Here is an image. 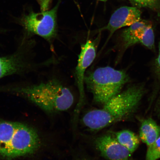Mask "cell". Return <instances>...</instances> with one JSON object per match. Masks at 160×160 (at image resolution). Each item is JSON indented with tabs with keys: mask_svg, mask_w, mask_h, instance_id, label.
Instances as JSON below:
<instances>
[{
	"mask_svg": "<svg viewBox=\"0 0 160 160\" xmlns=\"http://www.w3.org/2000/svg\"><path fill=\"white\" fill-rule=\"evenodd\" d=\"M160 158V136L152 144L148 146L145 160H157Z\"/></svg>",
	"mask_w": 160,
	"mask_h": 160,
	"instance_id": "cell-14",
	"label": "cell"
},
{
	"mask_svg": "<svg viewBox=\"0 0 160 160\" xmlns=\"http://www.w3.org/2000/svg\"><path fill=\"white\" fill-rule=\"evenodd\" d=\"M59 3L49 11L35 13L29 11L18 20L23 28L24 35L31 37L39 36L49 42L54 39L57 34V13Z\"/></svg>",
	"mask_w": 160,
	"mask_h": 160,
	"instance_id": "cell-6",
	"label": "cell"
},
{
	"mask_svg": "<svg viewBox=\"0 0 160 160\" xmlns=\"http://www.w3.org/2000/svg\"><path fill=\"white\" fill-rule=\"evenodd\" d=\"M33 41L24 36L15 51L0 56V79L10 76L33 72L38 65L33 59Z\"/></svg>",
	"mask_w": 160,
	"mask_h": 160,
	"instance_id": "cell-5",
	"label": "cell"
},
{
	"mask_svg": "<svg viewBox=\"0 0 160 160\" xmlns=\"http://www.w3.org/2000/svg\"><path fill=\"white\" fill-rule=\"evenodd\" d=\"M140 44L150 49H154L155 35L151 24L146 28Z\"/></svg>",
	"mask_w": 160,
	"mask_h": 160,
	"instance_id": "cell-13",
	"label": "cell"
},
{
	"mask_svg": "<svg viewBox=\"0 0 160 160\" xmlns=\"http://www.w3.org/2000/svg\"><path fill=\"white\" fill-rule=\"evenodd\" d=\"M98 1H107V0H98Z\"/></svg>",
	"mask_w": 160,
	"mask_h": 160,
	"instance_id": "cell-18",
	"label": "cell"
},
{
	"mask_svg": "<svg viewBox=\"0 0 160 160\" xmlns=\"http://www.w3.org/2000/svg\"><path fill=\"white\" fill-rule=\"evenodd\" d=\"M41 140L36 130L18 122L0 121V155L8 159L37 151Z\"/></svg>",
	"mask_w": 160,
	"mask_h": 160,
	"instance_id": "cell-3",
	"label": "cell"
},
{
	"mask_svg": "<svg viewBox=\"0 0 160 160\" xmlns=\"http://www.w3.org/2000/svg\"><path fill=\"white\" fill-rule=\"evenodd\" d=\"M155 65L156 73L160 81V41L159 44L158 55L155 60Z\"/></svg>",
	"mask_w": 160,
	"mask_h": 160,
	"instance_id": "cell-16",
	"label": "cell"
},
{
	"mask_svg": "<svg viewBox=\"0 0 160 160\" xmlns=\"http://www.w3.org/2000/svg\"><path fill=\"white\" fill-rule=\"evenodd\" d=\"M1 89L22 96L49 113L67 111L74 102L71 91L57 80L36 84L11 86Z\"/></svg>",
	"mask_w": 160,
	"mask_h": 160,
	"instance_id": "cell-2",
	"label": "cell"
},
{
	"mask_svg": "<svg viewBox=\"0 0 160 160\" xmlns=\"http://www.w3.org/2000/svg\"><path fill=\"white\" fill-rule=\"evenodd\" d=\"M140 7L154 9L159 3V0H131Z\"/></svg>",
	"mask_w": 160,
	"mask_h": 160,
	"instance_id": "cell-15",
	"label": "cell"
},
{
	"mask_svg": "<svg viewBox=\"0 0 160 160\" xmlns=\"http://www.w3.org/2000/svg\"><path fill=\"white\" fill-rule=\"evenodd\" d=\"M96 148L101 155L108 160H133L132 153L119 142L114 136L103 135L96 139Z\"/></svg>",
	"mask_w": 160,
	"mask_h": 160,
	"instance_id": "cell-8",
	"label": "cell"
},
{
	"mask_svg": "<svg viewBox=\"0 0 160 160\" xmlns=\"http://www.w3.org/2000/svg\"><path fill=\"white\" fill-rule=\"evenodd\" d=\"M141 12L135 7H123L118 9L112 15L108 23L102 29L110 33L108 40L115 32L121 28L129 27L141 20Z\"/></svg>",
	"mask_w": 160,
	"mask_h": 160,
	"instance_id": "cell-9",
	"label": "cell"
},
{
	"mask_svg": "<svg viewBox=\"0 0 160 160\" xmlns=\"http://www.w3.org/2000/svg\"><path fill=\"white\" fill-rule=\"evenodd\" d=\"M142 85L131 86L104 104L101 109L91 110L82 118L84 125L92 131L105 128L133 113L144 95Z\"/></svg>",
	"mask_w": 160,
	"mask_h": 160,
	"instance_id": "cell-1",
	"label": "cell"
},
{
	"mask_svg": "<svg viewBox=\"0 0 160 160\" xmlns=\"http://www.w3.org/2000/svg\"><path fill=\"white\" fill-rule=\"evenodd\" d=\"M151 24L145 21H140L130 26L123 32L122 41L124 49L137 43H140L146 28Z\"/></svg>",
	"mask_w": 160,
	"mask_h": 160,
	"instance_id": "cell-10",
	"label": "cell"
},
{
	"mask_svg": "<svg viewBox=\"0 0 160 160\" xmlns=\"http://www.w3.org/2000/svg\"><path fill=\"white\" fill-rule=\"evenodd\" d=\"M96 56V45L95 41L88 40L81 46L78 63L75 70L76 82L79 93L78 107L82 105L85 99L84 78L86 70L91 65Z\"/></svg>",
	"mask_w": 160,
	"mask_h": 160,
	"instance_id": "cell-7",
	"label": "cell"
},
{
	"mask_svg": "<svg viewBox=\"0 0 160 160\" xmlns=\"http://www.w3.org/2000/svg\"><path fill=\"white\" fill-rule=\"evenodd\" d=\"M130 78L126 72L110 67L98 68L85 76L84 83L95 102L103 105L119 93Z\"/></svg>",
	"mask_w": 160,
	"mask_h": 160,
	"instance_id": "cell-4",
	"label": "cell"
},
{
	"mask_svg": "<svg viewBox=\"0 0 160 160\" xmlns=\"http://www.w3.org/2000/svg\"><path fill=\"white\" fill-rule=\"evenodd\" d=\"M156 110L158 114L160 116V95L158 99L157 105H156Z\"/></svg>",
	"mask_w": 160,
	"mask_h": 160,
	"instance_id": "cell-17",
	"label": "cell"
},
{
	"mask_svg": "<svg viewBox=\"0 0 160 160\" xmlns=\"http://www.w3.org/2000/svg\"><path fill=\"white\" fill-rule=\"evenodd\" d=\"M114 136L119 142L132 153L135 151L139 147L141 140L133 132L124 130L116 132Z\"/></svg>",
	"mask_w": 160,
	"mask_h": 160,
	"instance_id": "cell-12",
	"label": "cell"
},
{
	"mask_svg": "<svg viewBox=\"0 0 160 160\" xmlns=\"http://www.w3.org/2000/svg\"><path fill=\"white\" fill-rule=\"evenodd\" d=\"M160 136V126L151 118L142 121L139 129V138L143 143L149 146Z\"/></svg>",
	"mask_w": 160,
	"mask_h": 160,
	"instance_id": "cell-11",
	"label": "cell"
}]
</instances>
